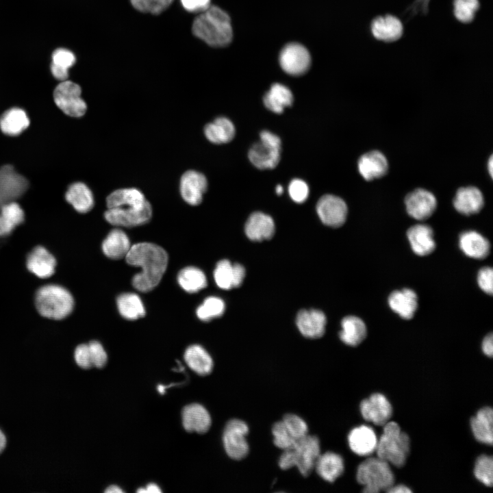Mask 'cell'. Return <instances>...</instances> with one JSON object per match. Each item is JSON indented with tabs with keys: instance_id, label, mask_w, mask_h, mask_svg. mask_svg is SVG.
Here are the masks:
<instances>
[{
	"instance_id": "1",
	"label": "cell",
	"mask_w": 493,
	"mask_h": 493,
	"mask_svg": "<svg viewBox=\"0 0 493 493\" xmlns=\"http://www.w3.org/2000/svg\"><path fill=\"white\" fill-rule=\"evenodd\" d=\"M105 220L116 226L131 227L147 223L152 216V207L137 188L118 189L106 199Z\"/></svg>"
},
{
	"instance_id": "2",
	"label": "cell",
	"mask_w": 493,
	"mask_h": 493,
	"mask_svg": "<svg viewBox=\"0 0 493 493\" xmlns=\"http://www.w3.org/2000/svg\"><path fill=\"white\" fill-rule=\"evenodd\" d=\"M127 262L141 268L132 279L134 287L140 292H149L158 285L168 264V255L161 246L149 242L132 245L125 256Z\"/></svg>"
},
{
	"instance_id": "3",
	"label": "cell",
	"mask_w": 493,
	"mask_h": 493,
	"mask_svg": "<svg viewBox=\"0 0 493 493\" xmlns=\"http://www.w3.org/2000/svg\"><path fill=\"white\" fill-rule=\"evenodd\" d=\"M192 31L197 38L216 47L228 45L233 38L230 17L217 6H210L201 12L194 21Z\"/></svg>"
},
{
	"instance_id": "4",
	"label": "cell",
	"mask_w": 493,
	"mask_h": 493,
	"mask_svg": "<svg viewBox=\"0 0 493 493\" xmlns=\"http://www.w3.org/2000/svg\"><path fill=\"white\" fill-rule=\"evenodd\" d=\"M410 450V440L400 426L393 421L383 425L382 434L378 438L377 456L396 467L403 466Z\"/></svg>"
},
{
	"instance_id": "5",
	"label": "cell",
	"mask_w": 493,
	"mask_h": 493,
	"mask_svg": "<svg viewBox=\"0 0 493 493\" xmlns=\"http://www.w3.org/2000/svg\"><path fill=\"white\" fill-rule=\"evenodd\" d=\"M320 454L318 438L307 434L298 439L291 448L283 451L279 459V466L282 470L296 466L303 476L307 477L314 469Z\"/></svg>"
},
{
	"instance_id": "6",
	"label": "cell",
	"mask_w": 493,
	"mask_h": 493,
	"mask_svg": "<svg viewBox=\"0 0 493 493\" xmlns=\"http://www.w3.org/2000/svg\"><path fill=\"white\" fill-rule=\"evenodd\" d=\"M35 305L41 316L60 320L71 313L74 300L71 294L64 288L49 284L38 290L35 296Z\"/></svg>"
},
{
	"instance_id": "7",
	"label": "cell",
	"mask_w": 493,
	"mask_h": 493,
	"mask_svg": "<svg viewBox=\"0 0 493 493\" xmlns=\"http://www.w3.org/2000/svg\"><path fill=\"white\" fill-rule=\"evenodd\" d=\"M365 493H378L387 490L394 483V475L390 464L378 457H369L358 466L356 475Z\"/></svg>"
},
{
	"instance_id": "8",
	"label": "cell",
	"mask_w": 493,
	"mask_h": 493,
	"mask_svg": "<svg viewBox=\"0 0 493 493\" xmlns=\"http://www.w3.org/2000/svg\"><path fill=\"white\" fill-rule=\"evenodd\" d=\"M260 140L249 151L250 162L261 170L275 168L280 160L281 140L279 136L269 131H262Z\"/></svg>"
},
{
	"instance_id": "9",
	"label": "cell",
	"mask_w": 493,
	"mask_h": 493,
	"mask_svg": "<svg viewBox=\"0 0 493 493\" xmlns=\"http://www.w3.org/2000/svg\"><path fill=\"white\" fill-rule=\"evenodd\" d=\"M81 87L71 81L64 80L60 83L53 92V99L57 106L66 115L81 117L86 112L87 105L81 97Z\"/></svg>"
},
{
	"instance_id": "10",
	"label": "cell",
	"mask_w": 493,
	"mask_h": 493,
	"mask_svg": "<svg viewBox=\"0 0 493 493\" xmlns=\"http://www.w3.org/2000/svg\"><path fill=\"white\" fill-rule=\"evenodd\" d=\"M249 427L246 422L239 419H232L225 425L223 442L225 450L229 457L236 460L244 458L249 453V444L246 436Z\"/></svg>"
},
{
	"instance_id": "11",
	"label": "cell",
	"mask_w": 493,
	"mask_h": 493,
	"mask_svg": "<svg viewBox=\"0 0 493 493\" xmlns=\"http://www.w3.org/2000/svg\"><path fill=\"white\" fill-rule=\"evenodd\" d=\"M282 69L289 75L299 76L305 73L311 64L308 50L302 45L292 42L286 45L279 54Z\"/></svg>"
},
{
	"instance_id": "12",
	"label": "cell",
	"mask_w": 493,
	"mask_h": 493,
	"mask_svg": "<svg viewBox=\"0 0 493 493\" xmlns=\"http://www.w3.org/2000/svg\"><path fill=\"white\" fill-rule=\"evenodd\" d=\"M28 188V181L16 173L11 165L0 168V208L22 196Z\"/></svg>"
},
{
	"instance_id": "13",
	"label": "cell",
	"mask_w": 493,
	"mask_h": 493,
	"mask_svg": "<svg viewBox=\"0 0 493 493\" xmlns=\"http://www.w3.org/2000/svg\"><path fill=\"white\" fill-rule=\"evenodd\" d=\"M316 211L324 224L332 227H338L346 221L348 207L340 197L326 194L321 197L317 202Z\"/></svg>"
},
{
	"instance_id": "14",
	"label": "cell",
	"mask_w": 493,
	"mask_h": 493,
	"mask_svg": "<svg viewBox=\"0 0 493 493\" xmlns=\"http://www.w3.org/2000/svg\"><path fill=\"white\" fill-rule=\"evenodd\" d=\"M359 408L364 420L379 426H383L388 422L392 414L391 403L381 393H374L364 399Z\"/></svg>"
},
{
	"instance_id": "15",
	"label": "cell",
	"mask_w": 493,
	"mask_h": 493,
	"mask_svg": "<svg viewBox=\"0 0 493 493\" xmlns=\"http://www.w3.org/2000/svg\"><path fill=\"white\" fill-rule=\"evenodd\" d=\"M370 30L375 39L390 43L401 38L404 26L399 17L386 14L375 17L370 23Z\"/></svg>"
},
{
	"instance_id": "16",
	"label": "cell",
	"mask_w": 493,
	"mask_h": 493,
	"mask_svg": "<svg viewBox=\"0 0 493 493\" xmlns=\"http://www.w3.org/2000/svg\"><path fill=\"white\" fill-rule=\"evenodd\" d=\"M407 214L414 219L429 218L437 207L435 197L429 191L418 188L409 193L405 199Z\"/></svg>"
},
{
	"instance_id": "17",
	"label": "cell",
	"mask_w": 493,
	"mask_h": 493,
	"mask_svg": "<svg viewBox=\"0 0 493 493\" xmlns=\"http://www.w3.org/2000/svg\"><path fill=\"white\" fill-rule=\"evenodd\" d=\"M179 188L181 197L187 203L197 205L207 190V181L203 174L194 170H187L181 177Z\"/></svg>"
},
{
	"instance_id": "18",
	"label": "cell",
	"mask_w": 493,
	"mask_h": 493,
	"mask_svg": "<svg viewBox=\"0 0 493 493\" xmlns=\"http://www.w3.org/2000/svg\"><path fill=\"white\" fill-rule=\"evenodd\" d=\"M378 438L370 427L360 425L353 428L348 435L351 450L359 456H369L376 451Z\"/></svg>"
},
{
	"instance_id": "19",
	"label": "cell",
	"mask_w": 493,
	"mask_h": 493,
	"mask_svg": "<svg viewBox=\"0 0 493 493\" xmlns=\"http://www.w3.org/2000/svg\"><path fill=\"white\" fill-rule=\"evenodd\" d=\"M407 237L414 253L426 256L433 252L436 247L432 228L425 224H417L407 231Z\"/></svg>"
},
{
	"instance_id": "20",
	"label": "cell",
	"mask_w": 493,
	"mask_h": 493,
	"mask_svg": "<svg viewBox=\"0 0 493 493\" xmlns=\"http://www.w3.org/2000/svg\"><path fill=\"white\" fill-rule=\"evenodd\" d=\"M326 316L318 309H303L296 316V325L303 336L308 338H318L323 336Z\"/></svg>"
},
{
	"instance_id": "21",
	"label": "cell",
	"mask_w": 493,
	"mask_h": 493,
	"mask_svg": "<svg viewBox=\"0 0 493 493\" xmlns=\"http://www.w3.org/2000/svg\"><path fill=\"white\" fill-rule=\"evenodd\" d=\"M245 276V269L240 264H232L227 260H223L216 264L214 277L217 286L225 290L240 286Z\"/></svg>"
},
{
	"instance_id": "22",
	"label": "cell",
	"mask_w": 493,
	"mask_h": 493,
	"mask_svg": "<svg viewBox=\"0 0 493 493\" xmlns=\"http://www.w3.org/2000/svg\"><path fill=\"white\" fill-rule=\"evenodd\" d=\"M390 309L401 318H412L418 309V296L412 289L403 288L393 291L388 296Z\"/></svg>"
},
{
	"instance_id": "23",
	"label": "cell",
	"mask_w": 493,
	"mask_h": 493,
	"mask_svg": "<svg viewBox=\"0 0 493 493\" xmlns=\"http://www.w3.org/2000/svg\"><path fill=\"white\" fill-rule=\"evenodd\" d=\"M483 204L482 192L474 186L460 188L453 199L455 209L466 216L477 214L483 208Z\"/></svg>"
},
{
	"instance_id": "24",
	"label": "cell",
	"mask_w": 493,
	"mask_h": 493,
	"mask_svg": "<svg viewBox=\"0 0 493 493\" xmlns=\"http://www.w3.org/2000/svg\"><path fill=\"white\" fill-rule=\"evenodd\" d=\"M361 176L366 181L380 178L388 170V162L385 155L379 151H372L362 155L357 163Z\"/></svg>"
},
{
	"instance_id": "25",
	"label": "cell",
	"mask_w": 493,
	"mask_h": 493,
	"mask_svg": "<svg viewBox=\"0 0 493 493\" xmlns=\"http://www.w3.org/2000/svg\"><path fill=\"white\" fill-rule=\"evenodd\" d=\"M459 246L466 256L477 260L485 258L490 251L488 240L479 232L472 230L460 234Z\"/></svg>"
},
{
	"instance_id": "26",
	"label": "cell",
	"mask_w": 493,
	"mask_h": 493,
	"mask_svg": "<svg viewBox=\"0 0 493 493\" xmlns=\"http://www.w3.org/2000/svg\"><path fill=\"white\" fill-rule=\"evenodd\" d=\"M55 257L45 247L36 246L27 258V269L41 279L51 277L55 272Z\"/></svg>"
},
{
	"instance_id": "27",
	"label": "cell",
	"mask_w": 493,
	"mask_h": 493,
	"mask_svg": "<svg viewBox=\"0 0 493 493\" xmlns=\"http://www.w3.org/2000/svg\"><path fill=\"white\" fill-rule=\"evenodd\" d=\"M184 429L189 432L204 433L211 426V417L207 409L197 403L190 404L182 410Z\"/></svg>"
},
{
	"instance_id": "28",
	"label": "cell",
	"mask_w": 493,
	"mask_h": 493,
	"mask_svg": "<svg viewBox=\"0 0 493 493\" xmlns=\"http://www.w3.org/2000/svg\"><path fill=\"white\" fill-rule=\"evenodd\" d=\"M244 231L246 236L253 241L268 240L275 233V223L273 218L262 212H254L246 222Z\"/></svg>"
},
{
	"instance_id": "29",
	"label": "cell",
	"mask_w": 493,
	"mask_h": 493,
	"mask_svg": "<svg viewBox=\"0 0 493 493\" xmlns=\"http://www.w3.org/2000/svg\"><path fill=\"white\" fill-rule=\"evenodd\" d=\"M314 468L322 479L328 482H333L343 473L344 463L339 454L326 452L320 454Z\"/></svg>"
},
{
	"instance_id": "30",
	"label": "cell",
	"mask_w": 493,
	"mask_h": 493,
	"mask_svg": "<svg viewBox=\"0 0 493 493\" xmlns=\"http://www.w3.org/2000/svg\"><path fill=\"white\" fill-rule=\"evenodd\" d=\"M475 439L481 443L492 445L493 442V411L490 407L480 409L470 420Z\"/></svg>"
},
{
	"instance_id": "31",
	"label": "cell",
	"mask_w": 493,
	"mask_h": 493,
	"mask_svg": "<svg viewBox=\"0 0 493 493\" xmlns=\"http://www.w3.org/2000/svg\"><path fill=\"white\" fill-rule=\"evenodd\" d=\"M340 340L346 345L356 346L366 337L367 328L364 322L357 316H348L341 322Z\"/></svg>"
},
{
	"instance_id": "32",
	"label": "cell",
	"mask_w": 493,
	"mask_h": 493,
	"mask_svg": "<svg viewBox=\"0 0 493 493\" xmlns=\"http://www.w3.org/2000/svg\"><path fill=\"white\" fill-rule=\"evenodd\" d=\"M130 248L127 234L119 229H112L102 243L103 253L114 260L125 257Z\"/></svg>"
},
{
	"instance_id": "33",
	"label": "cell",
	"mask_w": 493,
	"mask_h": 493,
	"mask_svg": "<svg viewBox=\"0 0 493 493\" xmlns=\"http://www.w3.org/2000/svg\"><path fill=\"white\" fill-rule=\"evenodd\" d=\"M293 99L292 93L288 87L275 83L265 94L263 101L267 109L274 113L281 114L286 108L292 104Z\"/></svg>"
},
{
	"instance_id": "34",
	"label": "cell",
	"mask_w": 493,
	"mask_h": 493,
	"mask_svg": "<svg viewBox=\"0 0 493 493\" xmlns=\"http://www.w3.org/2000/svg\"><path fill=\"white\" fill-rule=\"evenodd\" d=\"M29 125L25 111L12 108L5 111L0 118V128L8 136H16L21 134Z\"/></svg>"
},
{
	"instance_id": "35",
	"label": "cell",
	"mask_w": 493,
	"mask_h": 493,
	"mask_svg": "<svg viewBox=\"0 0 493 493\" xmlns=\"http://www.w3.org/2000/svg\"><path fill=\"white\" fill-rule=\"evenodd\" d=\"M184 357L188 366L200 375H207L212 370L213 360L211 356L199 344L188 346Z\"/></svg>"
},
{
	"instance_id": "36",
	"label": "cell",
	"mask_w": 493,
	"mask_h": 493,
	"mask_svg": "<svg viewBox=\"0 0 493 493\" xmlns=\"http://www.w3.org/2000/svg\"><path fill=\"white\" fill-rule=\"evenodd\" d=\"M65 197L66 201L79 213H86L93 207L92 192L84 183L76 182L71 184Z\"/></svg>"
},
{
	"instance_id": "37",
	"label": "cell",
	"mask_w": 493,
	"mask_h": 493,
	"mask_svg": "<svg viewBox=\"0 0 493 493\" xmlns=\"http://www.w3.org/2000/svg\"><path fill=\"white\" fill-rule=\"evenodd\" d=\"M204 134L210 142L214 144H223L230 142L234 138L236 129L229 119L218 117L205 125Z\"/></svg>"
},
{
	"instance_id": "38",
	"label": "cell",
	"mask_w": 493,
	"mask_h": 493,
	"mask_svg": "<svg viewBox=\"0 0 493 493\" xmlns=\"http://www.w3.org/2000/svg\"><path fill=\"white\" fill-rule=\"evenodd\" d=\"M24 219V212L18 203L3 205L0 208V236H8Z\"/></svg>"
},
{
	"instance_id": "39",
	"label": "cell",
	"mask_w": 493,
	"mask_h": 493,
	"mask_svg": "<svg viewBox=\"0 0 493 493\" xmlns=\"http://www.w3.org/2000/svg\"><path fill=\"white\" fill-rule=\"evenodd\" d=\"M116 303L120 314L126 319L136 320L145 314L144 305L136 294H121L118 296Z\"/></svg>"
},
{
	"instance_id": "40",
	"label": "cell",
	"mask_w": 493,
	"mask_h": 493,
	"mask_svg": "<svg viewBox=\"0 0 493 493\" xmlns=\"http://www.w3.org/2000/svg\"><path fill=\"white\" fill-rule=\"evenodd\" d=\"M76 58L74 53L68 49L59 48L52 53L51 71L53 76L60 80H66L68 69L74 65Z\"/></svg>"
},
{
	"instance_id": "41",
	"label": "cell",
	"mask_w": 493,
	"mask_h": 493,
	"mask_svg": "<svg viewBox=\"0 0 493 493\" xmlns=\"http://www.w3.org/2000/svg\"><path fill=\"white\" fill-rule=\"evenodd\" d=\"M179 286L186 292L193 293L207 286L206 277L198 268L188 266L180 270L177 276Z\"/></svg>"
},
{
	"instance_id": "42",
	"label": "cell",
	"mask_w": 493,
	"mask_h": 493,
	"mask_svg": "<svg viewBox=\"0 0 493 493\" xmlns=\"http://www.w3.org/2000/svg\"><path fill=\"white\" fill-rule=\"evenodd\" d=\"M480 8L479 0H453V13L459 23H472Z\"/></svg>"
},
{
	"instance_id": "43",
	"label": "cell",
	"mask_w": 493,
	"mask_h": 493,
	"mask_svg": "<svg viewBox=\"0 0 493 493\" xmlns=\"http://www.w3.org/2000/svg\"><path fill=\"white\" fill-rule=\"evenodd\" d=\"M223 301L216 296L207 297L197 309V315L199 319L208 321L214 318L220 316L225 311Z\"/></svg>"
},
{
	"instance_id": "44",
	"label": "cell",
	"mask_w": 493,
	"mask_h": 493,
	"mask_svg": "<svg viewBox=\"0 0 493 493\" xmlns=\"http://www.w3.org/2000/svg\"><path fill=\"white\" fill-rule=\"evenodd\" d=\"M475 477L483 484L491 487L493 482V459L487 455H480L475 464Z\"/></svg>"
},
{
	"instance_id": "45",
	"label": "cell",
	"mask_w": 493,
	"mask_h": 493,
	"mask_svg": "<svg viewBox=\"0 0 493 493\" xmlns=\"http://www.w3.org/2000/svg\"><path fill=\"white\" fill-rule=\"evenodd\" d=\"M282 422L288 432L296 440L307 434L308 427L306 422L296 414H288L285 415Z\"/></svg>"
},
{
	"instance_id": "46",
	"label": "cell",
	"mask_w": 493,
	"mask_h": 493,
	"mask_svg": "<svg viewBox=\"0 0 493 493\" xmlns=\"http://www.w3.org/2000/svg\"><path fill=\"white\" fill-rule=\"evenodd\" d=\"M272 433L275 445L283 451L291 448L296 441L288 432L282 420L274 424Z\"/></svg>"
},
{
	"instance_id": "47",
	"label": "cell",
	"mask_w": 493,
	"mask_h": 493,
	"mask_svg": "<svg viewBox=\"0 0 493 493\" xmlns=\"http://www.w3.org/2000/svg\"><path fill=\"white\" fill-rule=\"evenodd\" d=\"M173 1V0H131L136 10L155 14L166 10Z\"/></svg>"
},
{
	"instance_id": "48",
	"label": "cell",
	"mask_w": 493,
	"mask_h": 493,
	"mask_svg": "<svg viewBox=\"0 0 493 493\" xmlns=\"http://www.w3.org/2000/svg\"><path fill=\"white\" fill-rule=\"evenodd\" d=\"M290 198L296 203H301L306 201L309 194V188L306 182L300 179H292L288 186Z\"/></svg>"
},
{
	"instance_id": "49",
	"label": "cell",
	"mask_w": 493,
	"mask_h": 493,
	"mask_svg": "<svg viewBox=\"0 0 493 493\" xmlns=\"http://www.w3.org/2000/svg\"><path fill=\"white\" fill-rule=\"evenodd\" d=\"M92 367L102 368L108 360V356L103 346L98 341H91L88 343Z\"/></svg>"
},
{
	"instance_id": "50",
	"label": "cell",
	"mask_w": 493,
	"mask_h": 493,
	"mask_svg": "<svg viewBox=\"0 0 493 493\" xmlns=\"http://www.w3.org/2000/svg\"><path fill=\"white\" fill-rule=\"evenodd\" d=\"M477 283L484 292L492 295L493 292V270L491 267L481 268L478 272Z\"/></svg>"
},
{
	"instance_id": "51",
	"label": "cell",
	"mask_w": 493,
	"mask_h": 493,
	"mask_svg": "<svg viewBox=\"0 0 493 493\" xmlns=\"http://www.w3.org/2000/svg\"><path fill=\"white\" fill-rule=\"evenodd\" d=\"M74 359L76 364L82 368L88 369L92 367L88 344H81L75 348Z\"/></svg>"
},
{
	"instance_id": "52",
	"label": "cell",
	"mask_w": 493,
	"mask_h": 493,
	"mask_svg": "<svg viewBox=\"0 0 493 493\" xmlns=\"http://www.w3.org/2000/svg\"><path fill=\"white\" fill-rule=\"evenodd\" d=\"M184 8L192 12H202L210 6V0H181Z\"/></svg>"
},
{
	"instance_id": "53",
	"label": "cell",
	"mask_w": 493,
	"mask_h": 493,
	"mask_svg": "<svg viewBox=\"0 0 493 493\" xmlns=\"http://www.w3.org/2000/svg\"><path fill=\"white\" fill-rule=\"evenodd\" d=\"M481 348L483 353L492 357L493 355V337L492 333L487 335L483 340Z\"/></svg>"
},
{
	"instance_id": "54",
	"label": "cell",
	"mask_w": 493,
	"mask_h": 493,
	"mask_svg": "<svg viewBox=\"0 0 493 493\" xmlns=\"http://www.w3.org/2000/svg\"><path fill=\"white\" fill-rule=\"evenodd\" d=\"M389 493H410L412 490L407 486L402 484L394 485V484L390 487L387 490Z\"/></svg>"
},
{
	"instance_id": "55",
	"label": "cell",
	"mask_w": 493,
	"mask_h": 493,
	"mask_svg": "<svg viewBox=\"0 0 493 493\" xmlns=\"http://www.w3.org/2000/svg\"><path fill=\"white\" fill-rule=\"evenodd\" d=\"M138 492H161L160 488L155 483H149L146 488H141L137 490Z\"/></svg>"
},
{
	"instance_id": "56",
	"label": "cell",
	"mask_w": 493,
	"mask_h": 493,
	"mask_svg": "<svg viewBox=\"0 0 493 493\" xmlns=\"http://www.w3.org/2000/svg\"><path fill=\"white\" fill-rule=\"evenodd\" d=\"M7 440L5 433L0 429V453L5 449Z\"/></svg>"
},
{
	"instance_id": "57",
	"label": "cell",
	"mask_w": 493,
	"mask_h": 493,
	"mask_svg": "<svg viewBox=\"0 0 493 493\" xmlns=\"http://www.w3.org/2000/svg\"><path fill=\"white\" fill-rule=\"evenodd\" d=\"M107 493H123V491L117 485H110L105 490Z\"/></svg>"
},
{
	"instance_id": "58",
	"label": "cell",
	"mask_w": 493,
	"mask_h": 493,
	"mask_svg": "<svg viewBox=\"0 0 493 493\" xmlns=\"http://www.w3.org/2000/svg\"><path fill=\"white\" fill-rule=\"evenodd\" d=\"M492 160H493L492 157L491 156L490 157V160L488 163V168L490 176H492V170H493V161Z\"/></svg>"
},
{
	"instance_id": "59",
	"label": "cell",
	"mask_w": 493,
	"mask_h": 493,
	"mask_svg": "<svg viewBox=\"0 0 493 493\" xmlns=\"http://www.w3.org/2000/svg\"><path fill=\"white\" fill-rule=\"evenodd\" d=\"M275 191L278 195L281 194L283 191V187L281 185H277Z\"/></svg>"
}]
</instances>
